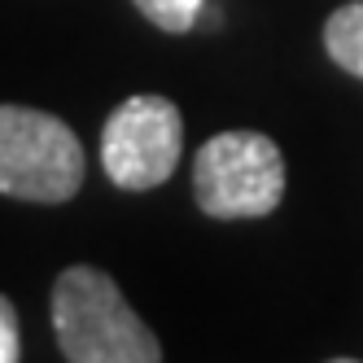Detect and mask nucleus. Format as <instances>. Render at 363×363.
I'll list each match as a JSON object with an SVG mask.
<instances>
[{
  "label": "nucleus",
  "mask_w": 363,
  "mask_h": 363,
  "mask_svg": "<svg viewBox=\"0 0 363 363\" xmlns=\"http://www.w3.org/2000/svg\"><path fill=\"white\" fill-rule=\"evenodd\" d=\"M53 333L70 363H158L153 328L127 306L114 276L74 263L53 284Z\"/></svg>",
  "instance_id": "f257e3e1"
},
{
  "label": "nucleus",
  "mask_w": 363,
  "mask_h": 363,
  "mask_svg": "<svg viewBox=\"0 0 363 363\" xmlns=\"http://www.w3.org/2000/svg\"><path fill=\"white\" fill-rule=\"evenodd\" d=\"M84 145L57 114L0 106V193L35 206H62L84 189Z\"/></svg>",
  "instance_id": "f03ea898"
},
{
  "label": "nucleus",
  "mask_w": 363,
  "mask_h": 363,
  "mask_svg": "<svg viewBox=\"0 0 363 363\" xmlns=\"http://www.w3.org/2000/svg\"><path fill=\"white\" fill-rule=\"evenodd\" d=\"M193 197L211 219H263L284 197L280 145L263 132H219L193 158Z\"/></svg>",
  "instance_id": "7ed1b4c3"
},
{
  "label": "nucleus",
  "mask_w": 363,
  "mask_h": 363,
  "mask_svg": "<svg viewBox=\"0 0 363 363\" xmlns=\"http://www.w3.org/2000/svg\"><path fill=\"white\" fill-rule=\"evenodd\" d=\"M184 149V118L167 96H127L101 127V162L106 175L127 193H149L167 184Z\"/></svg>",
  "instance_id": "20e7f679"
},
{
  "label": "nucleus",
  "mask_w": 363,
  "mask_h": 363,
  "mask_svg": "<svg viewBox=\"0 0 363 363\" xmlns=\"http://www.w3.org/2000/svg\"><path fill=\"white\" fill-rule=\"evenodd\" d=\"M324 48L342 70H350L354 79H363V0H350V5L328 13Z\"/></svg>",
  "instance_id": "39448f33"
},
{
  "label": "nucleus",
  "mask_w": 363,
  "mask_h": 363,
  "mask_svg": "<svg viewBox=\"0 0 363 363\" xmlns=\"http://www.w3.org/2000/svg\"><path fill=\"white\" fill-rule=\"evenodd\" d=\"M132 5H136L158 31L184 35V31L197 27V18H201V5H206V0H132Z\"/></svg>",
  "instance_id": "423d86ee"
},
{
  "label": "nucleus",
  "mask_w": 363,
  "mask_h": 363,
  "mask_svg": "<svg viewBox=\"0 0 363 363\" xmlns=\"http://www.w3.org/2000/svg\"><path fill=\"white\" fill-rule=\"evenodd\" d=\"M22 354V337H18V311L13 302L0 294V363H13Z\"/></svg>",
  "instance_id": "0eeeda50"
}]
</instances>
